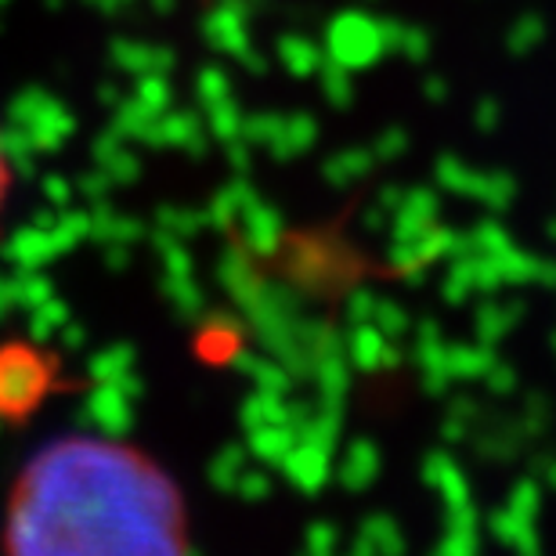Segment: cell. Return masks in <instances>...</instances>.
<instances>
[{
	"label": "cell",
	"mask_w": 556,
	"mask_h": 556,
	"mask_svg": "<svg viewBox=\"0 0 556 556\" xmlns=\"http://www.w3.org/2000/svg\"><path fill=\"white\" fill-rule=\"evenodd\" d=\"M8 181H11L8 155H4V149H0V210H4V199H8Z\"/></svg>",
	"instance_id": "obj_2"
},
{
	"label": "cell",
	"mask_w": 556,
	"mask_h": 556,
	"mask_svg": "<svg viewBox=\"0 0 556 556\" xmlns=\"http://www.w3.org/2000/svg\"><path fill=\"white\" fill-rule=\"evenodd\" d=\"M4 556H188V509L135 444L65 433L11 484Z\"/></svg>",
	"instance_id": "obj_1"
}]
</instances>
